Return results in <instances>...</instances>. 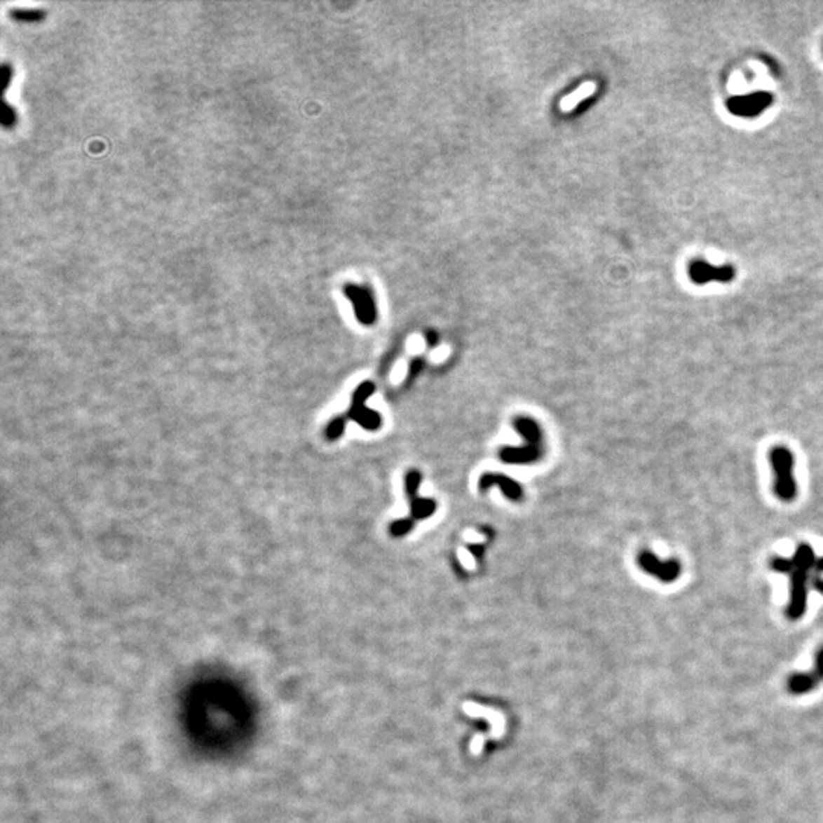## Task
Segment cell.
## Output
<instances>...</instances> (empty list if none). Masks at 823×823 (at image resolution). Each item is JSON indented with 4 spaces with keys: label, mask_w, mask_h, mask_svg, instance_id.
Segmentation results:
<instances>
[{
    "label": "cell",
    "mask_w": 823,
    "mask_h": 823,
    "mask_svg": "<svg viewBox=\"0 0 823 823\" xmlns=\"http://www.w3.org/2000/svg\"><path fill=\"white\" fill-rule=\"evenodd\" d=\"M817 559L810 545H801L796 550L793 559L775 558L772 567L776 572L787 573L791 578L790 602L787 607V616L791 620L801 619L807 611V597H808V573L812 566H816Z\"/></svg>",
    "instance_id": "1"
},
{
    "label": "cell",
    "mask_w": 823,
    "mask_h": 823,
    "mask_svg": "<svg viewBox=\"0 0 823 823\" xmlns=\"http://www.w3.org/2000/svg\"><path fill=\"white\" fill-rule=\"evenodd\" d=\"M775 470V493L784 502H793L798 494V487L793 476L794 456L787 447H775L770 453Z\"/></svg>",
    "instance_id": "2"
},
{
    "label": "cell",
    "mask_w": 823,
    "mask_h": 823,
    "mask_svg": "<svg viewBox=\"0 0 823 823\" xmlns=\"http://www.w3.org/2000/svg\"><path fill=\"white\" fill-rule=\"evenodd\" d=\"M374 390H375V386L371 381L362 383L360 386L357 388V390L354 392L353 404H351V409H349V412H348V418H351L353 421L358 423L363 428H367V430H376V428H379L381 424L380 414H376V412L367 409L365 406L366 400L372 395Z\"/></svg>",
    "instance_id": "3"
},
{
    "label": "cell",
    "mask_w": 823,
    "mask_h": 823,
    "mask_svg": "<svg viewBox=\"0 0 823 823\" xmlns=\"http://www.w3.org/2000/svg\"><path fill=\"white\" fill-rule=\"evenodd\" d=\"M823 681V648L816 654V665L811 672H796L788 677L787 689L793 695H803L816 689Z\"/></svg>",
    "instance_id": "4"
},
{
    "label": "cell",
    "mask_w": 823,
    "mask_h": 823,
    "mask_svg": "<svg viewBox=\"0 0 823 823\" xmlns=\"http://www.w3.org/2000/svg\"><path fill=\"white\" fill-rule=\"evenodd\" d=\"M639 566H641L646 573H650L655 578H659L663 583H672L680 576L681 566L677 559H669V562H660V559L654 554L644 550L639 554Z\"/></svg>",
    "instance_id": "5"
},
{
    "label": "cell",
    "mask_w": 823,
    "mask_h": 823,
    "mask_svg": "<svg viewBox=\"0 0 823 823\" xmlns=\"http://www.w3.org/2000/svg\"><path fill=\"white\" fill-rule=\"evenodd\" d=\"M421 482V475L418 471H410L406 476V491L410 498L412 520H423L430 517L436 510V503L432 498H421L418 496V487Z\"/></svg>",
    "instance_id": "6"
},
{
    "label": "cell",
    "mask_w": 823,
    "mask_h": 823,
    "mask_svg": "<svg viewBox=\"0 0 823 823\" xmlns=\"http://www.w3.org/2000/svg\"><path fill=\"white\" fill-rule=\"evenodd\" d=\"M497 485L502 489V493L512 502H519L523 497L522 487L515 482L514 479H510L505 475H498V472H485V475L479 479L480 491H487L489 487Z\"/></svg>",
    "instance_id": "7"
},
{
    "label": "cell",
    "mask_w": 823,
    "mask_h": 823,
    "mask_svg": "<svg viewBox=\"0 0 823 823\" xmlns=\"http://www.w3.org/2000/svg\"><path fill=\"white\" fill-rule=\"evenodd\" d=\"M498 456L506 463H529L540 459L541 445L526 444L523 447H505L498 453Z\"/></svg>",
    "instance_id": "8"
},
{
    "label": "cell",
    "mask_w": 823,
    "mask_h": 823,
    "mask_svg": "<svg viewBox=\"0 0 823 823\" xmlns=\"http://www.w3.org/2000/svg\"><path fill=\"white\" fill-rule=\"evenodd\" d=\"M514 427L531 445H541V430L538 424L531 418L517 416L514 419Z\"/></svg>",
    "instance_id": "9"
},
{
    "label": "cell",
    "mask_w": 823,
    "mask_h": 823,
    "mask_svg": "<svg viewBox=\"0 0 823 823\" xmlns=\"http://www.w3.org/2000/svg\"><path fill=\"white\" fill-rule=\"evenodd\" d=\"M594 89H597V86H594V83H592V81L581 84V87H578L573 93H569L567 96H564L562 102H559V107H562L563 111L573 110L581 101L589 98V96L594 92Z\"/></svg>",
    "instance_id": "10"
},
{
    "label": "cell",
    "mask_w": 823,
    "mask_h": 823,
    "mask_svg": "<svg viewBox=\"0 0 823 823\" xmlns=\"http://www.w3.org/2000/svg\"><path fill=\"white\" fill-rule=\"evenodd\" d=\"M345 427H346V418L345 416H337V418H334L328 424V427H327V437H328V440H331V441L337 440L339 436L344 435Z\"/></svg>",
    "instance_id": "11"
},
{
    "label": "cell",
    "mask_w": 823,
    "mask_h": 823,
    "mask_svg": "<svg viewBox=\"0 0 823 823\" xmlns=\"http://www.w3.org/2000/svg\"><path fill=\"white\" fill-rule=\"evenodd\" d=\"M414 524H415V520H412V519L397 520V522H393L390 524L389 532L392 533L393 537H402V536H406L407 532L412 531V528H414Z\"/></svg>",
    "instance_id": "12"
},
{
    "label": "cell",
    "mask_w": 823,
    "mask_h": 823,
    "mask_svg": "<svg viewBox=\"0 0 823 823\" xmlns=\"http://www.w3.org/2000/svg\"><path fill=\"white\" fill-rule=\"evenodd\" d=\"M13 15L20 20H40L43 17L41 11H14Z\"/></svg>",
    "instance_id": "13"
},
{
    "label": "cell",
    "mask_w": 823,
    "mask_h": 823,
    "mask_svg": "<svg viewBox=\"0 0 823 823\" xmlns=\"http://www.w3.org/2000/svg\"><path fill=\"white\" fill-rule=\"evenodd\" d=\"M4 113H2V124L4 127H11L14 125V121H15V113L11 107H8L6 104L4 106Z\"/></svg>",
    "instance_id": "14"
},
{
    "label": "cell",
    "mask_w": 823,
    "mask_h": 823,
    "mask_svg": "<svg viewBox=\"0 0 823 823\" xmlns=\"http://www.w3.org/2000/svg\"><path fill=\"white\" fill-rule=\"evenodd\" d=\"M812 587L816 589V590H819L820 593H823V580H822V576H820V575H817V576L814 578V580H812Z\"/></svg>",
    "instance_id": "15"
},
{
    "label": "cell",
    "mask_w": 823,
    "mask_h": 823,
    "mask_svg": "<svg viewBox=\"0 0 823 823\" xmlns=\"http://www.w3.org/2000/svg\"><path fill=\"white\" fill-rule=\"evenodd\" d=\"M816 571H817V573H819V575L823 572V558L817 559V563H816Z\"/></svg>",
    "instance_id": "16"
}]
</instances>
